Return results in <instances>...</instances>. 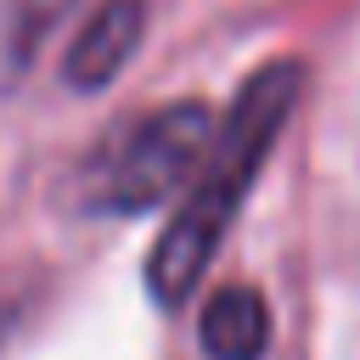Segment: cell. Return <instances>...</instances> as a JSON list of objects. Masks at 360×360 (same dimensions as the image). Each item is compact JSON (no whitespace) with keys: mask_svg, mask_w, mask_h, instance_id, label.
I'll use <instances>...</instances> for the list:
<instances>
[{"mask_svg":"<svg viewBox=\"0 0 360 360\" xmlns=\"http://www.w3.org/2000/svg\"><path fill=\"white\" fill-rule=\"evenodd\" d=\"M298 79H304L298 62H270L264 73H253V79L242 84L225 129L208 141V158H202V169L191 174V191H186L180 214H174V225H169L163 242L152 248L146 281H152V292H158L163 304H180V298L197 287V276H202V264L214 259V248H219V236H225L242 191H248L253 174H259V163H264L281 118H287L292 101H298Z\"/></svg>","mask_w":360,"mask_h":360,"instance_id":"1","label":"cell"},{"mask_svg":"<svg viewBox=\"0 0 360 360\" xmlns=\"http://www.w3.org/2000/svg\"><path fill=\"white\" fill-rule=\"evenodd\" d=\"M208 112L202 107H163L141 118L118 146H107L96 169V191L112 208H146L180 180H191L208 158Z\"/></svg>","mask_w":360,"mask_h":360,"instance_id":"2","label":"cell"},{"mask_svg":"<svg viewBox=\"0 0 360 360\" xmlns=\"http://www.w3.org/2000/svg\"><path fill=\"white\" fill-rule=\"evenodd\" d=\"M202 349L214 360H259L264 338H270V315H264V298L253 287H219L202 309V326H197Z\"/></svg>","mask_w":360,"mask_h":360,"instance_id":"4","label":"cell"},{"mask_svg":"<svg viewBox=\"0 0 360 360\" xmlns=\"http://www.w3.org/2000/svg\"><path fill=\"white\" fill-rule=\"evenodd\" d=\"M141 22H146L141 0H107V6L84 22V34L73 39V51H68V79H73L79 90L107 84V79L129 62V51H135V39H141Z\"/></svg>","mask_w":360,"mask_h":360,"instance_id":"3","label":"cell"}]
</instances>
